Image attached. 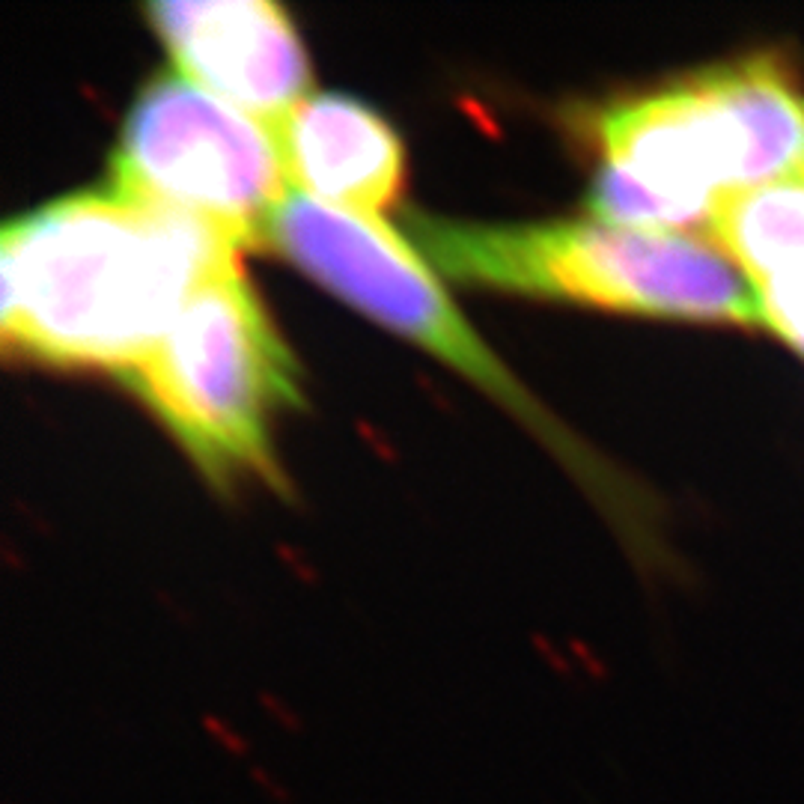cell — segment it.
Wrapping results in <instances>:
<instances>
[{
    "label": "cell",
    "mask_w": 804,
    "mask_h": 804,
    "mask_svg": "<svg viewBox=\"0 0 804 804\" xmlns=\"http://www.w3.org/2000/svg\"><path fill=\"white\" fill-rule=\"evenodd\" d=\"M268 245L352 307L465 373L521 421L534 423V430L557 444L563 456L581 462L576 444L479 340L426 268L417 247L393 227L289 188L271 218Z\"/></svg>",
    "instance_id": "obj_6"
},
{
    "label": "cell",
    "mask_w": 804,
    "mask_h": 804,
    "mask_svg": "<svg viewBox=\"0 0 804 804\" xmlns=\"http://www.w3.org/2000/svg\"><path fill=\"white\" fill-rule=\"evenodd\" d=\"M263 703L268 706V712H271V715H275V718H277V722H280V724H284L286 730H292V733H301V722H298V718H295V715H292V712H289V709H284V706H280V703H275V701H271V697H263Z\"/></svg>",
    "instance_id": "obj_12"
},
{
    "label": "cell",
    "mask_w": 804,
    "mask_h": 804,
    "mask_svg": "<svg viewBox=\"0 0 804 804\" xmlns=\"http://www.w3.org/2000/svg\"><path fill=\"white\" fill-rule=\"evenodd\" d=\"M120 379L218 483L254 474L284 486L268 421L301 405L298 367L238 259L197 286L155 349Z\"/></svg>",
    "instance_id": "obj_4"
},
{
    "label": "cell",
    "mask_w": 804,
    "mask_h": 804,
    "mask_svg": "<svg viewBox=\"0 0 804 804\" xmlns=\"http://www.w3.org/2000/svg\"><path fill=\"white\" fill-rule=\"evenodd\" d=\"M250 778H254V784L257 787H263V792L266 796L275 801V804H292V796H289V789L280 784L277 778H271V771H266L263 766H254L250 769Z\"/></svg>",
    "instance_id": "obj_11"
},
{
    "label": "cell",
    "mask_w": 804,
    "mask_h": 804,
    "mask_svg": "<svg viewBox=\"0 0 804 804\" xmlns=\"http://www.w3.org/2000/svg\"><path fill=\"white\" fill-rule=\"evenodd\" d=\"M238 259L197 218L117 191H81L0 233L6 349L66 367L131 370L197 286Z\"/></svg>",
    "instance_id": "obj_1"
},
{
    "label": "cell",
    "mask_w": 804,
    "mask_h": 804,
    "mask_svg": "<svg viewBox=\"0 0 804 804\" xmlns=\"http://www.w3.org/2000/svg\"><path fill=\"white\" fill-rule=\"evenodd\" d=\"M796 352H799V354H804V346H799V349H796Z\"/></svg>",
    "instance_id": "obj_13"
},
{
    "label": "cell",
    "mask_w": 804,
    "mask_h": 804,
    "mask_svg": "<svg viewBox=\"0 0 804 804\" xmlns=\"http://www.w3.org/2000/svg\"><path fill=\"white\" fill-rule=\"evenodd\" d=\"M284 182L275 131L173 72L138 92L111 159L117 191L197 218L238 250L268 245Z\"/></svg>",
    "instance_id": "obj_5"
},
{
    "label": "cell",
    "mask_w": 804,
    "mask_h": 804,
    "mask_svg": "<svg viewBox=\"0 0 804 804\" xmlns=\"http://www.w3.org/2000/svg\"><path fill=\"white\" fill-rule=\"evenodd\" d=\"M587 206L620 227H706L724 200L804 179V81L792 51L754 48L602 104Z\"/></svg>",
    "instance_id": "obj_2"
},
{
    "label": "cell",
    "mask_w": 804,
    "mask_h": 804,
    "mask_svg": "<svg viewBox=\"0 0 804 804\" xmlns=\"http://www.w3.org/2000/svg\"><path fill=\"white\" fill-rule=\"evenodd\" d=\"M206 730H208V736L215 739V745L218 748H224L227 754H233V757H247V751H250V745H247V739L245 736H238L233 727H227L221 718H212V715H206Z\"/></svg>",
    "instance_id": "obj_10"
},
{
    "label": "cell",
    "mask_w": 804,
    "mask_h": 804,
    "mask_svg": "<svg viewBox=\"0 0 804 804\" xmlns=\"http://www.w3.org/2000/svg\"><path fill=\"white\" fill-rule=\"evenodd\" d=\"M271 131L292 191L367 218H379L400 191L402 143L367 104L319 92Z\"/></svg>",
    "instance_id": "obj_8"
},
{
    "label": "cell",
    "mask_w": 804,
    "mask_h": 804,
    "mask_svg": "<svg viewBox=\"0 0 804 804\" xmlns=\"http://www.w3.org/2000/svg\"><path fill=\"white\" fill-rule=\"evenodd\" d=\"M143 13L188 81L268 129L307 99L305 45L271 0H159Z\"/></svg>",
    "instance_id": "obj_7"
},
{
    "label": "cell",
    "mask_w": 804,
    "mask_h": 804,
    "mask_svg": "<svg viewBox=\"0 0 804 804\" xmlns=\"http://www.w3.org/2000/svg\"><path fill=\"white\" fill-rule=\"evenodd\" d=\"M409 242L441 275L638 316L769 328L751 275L709 236L608 221L479 224L414 212Z\"/></svg>",
    "instance_id": "obj_3"
},
{
    "label": "cell",
    "mask_w": 804,
    "mask_h": 804,
    "mask_svg": "<svg viewBox=\"0 0 804 804\" xmlns=\"http://www.w3.org/2000/svg\"><path fill=\"white\" fill-rule=\"evenodd\" d=\"M706 236L751 275L769 328L804 346V179L730 197Z\"/></svg>",
    "instance_id": "obj_9"
}]
</instances>
